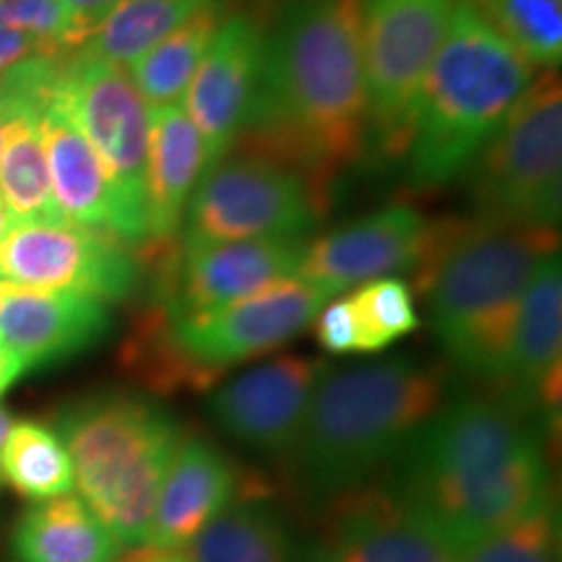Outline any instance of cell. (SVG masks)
<instances>
[{"instance_id":"cell-17","label":"cell","mask_w":562,"mask_h":562,"mask_svg":"<svg viewBox=\"0 0 562 562\" xmlns=\"http://www.w3.org/2000/svg\"><path fill=\"white\" fill-rule=\"evenodd\" d=\"M562 355V263L560 248L539 258L513 328L508 362L497 396L537 422L558 414Z\"/></svg>"},{"instance_id":"cell-33","label":"cell","mask_w":562,"mask_h":562,"mask_svg":"<svg viewBox=\"0 0 562 562\" xmlns=\"http://www.w3.org/2000/svg\"><path fill=\"white\" fill-rule=\"evenodd\" d=\"M0 26L26 34L55 53H76L60 0H0Z\"/></svg>"},{"instance_id":"cell-31","label":"cell","mask_w":562,"mask_h":562,"mask_svg":"<svg viewBox=\"0 0 562 562\" xmlns=\"http://www.w3.org/2000/svg\"><path fill=\"white\" fill-rule=\"evenodd\" d=\"M347 300L357 326V355L383 351L419 326L412 286L398 277L368 281Z\"/></svg>"},{"instance_id":"cell-26","label":"cell","mask_w":562,"mask_h":562,"mask_svg":"<svg viewBox=\"0 0 562 562\" xmlns=\"http://www.w3.org/2000/svg\"><path fill=\"white\" fill-rule=\"evenodd\" d=\"M227 0H211L206 9L193 13L186 24L159 40L151 50L125 66L136 89L149 108L182 104L195 70L206 58L211 42L227 19Z\"/></svg>"},{"instance_id":"cell-36","label":"cell","mask_w":562,"mask_h":562,"mask_svg":"<svg viewBox=\"0 0 562 562\" xmlns=\"http://www.w3.org/2000/svg\"><path fill=\"white\" fill-rule=\"evenodd\" d=\"M40 53L63 55V53L50 50V47L42 45V42H37V40L26 37V34L11 32V30H5V26H0V74H5V70L16 66V63L32 58V55H40Z\"/></svg>"},{"instance_id":"cell-35","label":"cell","mask_w":562,"mask_h":562,"mask_svg":"<svg viewBox=\"0 0 562 562\" xmlns=\"http://www.w3.org/2000/svg\"><path fill=\"white\" fill-rule=\"evenodd\" d=\"M123 0H60L63 11L68 13L70 21V40H74V50H81L89 34L108 19V13Z\"/></svg>"},{"instance_id":"cell-28","label":"cell","mask_w":562,"mask_h":562,"mask_svg":"<svg viewBox=\"0 0 562 562\" xmlns=\"http://www.w3.org/2000/svg\"><path fill=\"white\" fill-rule=\"evenodd\" d=\"M121 364L131 378H136L151 393L209 391L216 381L206 372L193 368L175 347L161 300L151 297L133 323L128 339L121 349Z\"/></svg>"},{"instance_id":"cell-4","label":"cell","mask_w":562,"mask_h":562,"mask_svg":"<svg viewBox=\"0 0 562 562\" xmlns=\"http://www.w3.org/2000/svg\"><path fill=\"white\" fill-rule=\"evenodd\" d=\"M558 250V229L497 227L480 220L435 224L417 271L432 331L456 370L497 389L508 362L518 305L539 258Z\"/></svg>"},{"instance_id":"cell-23","label":"cell","mask_w":562,"mask_h":562,"mask_svg":"<svg viewBox=\"0 0 562 562\" xmlns=\"http://www.w3.org/2000/svg\"><path fill=\"white\" fill-rule=\"evenodd\" d=\"M256 480H243L240 501L182 550L186 562H307L279 513L266 505Z\"/></svg>"},{"instance_id":"cell-40","label":"cell","mask_w":562,"mask_h":562,"mask_svg":"<svg viewBox=\"0 0 562 562\" xmlns=\"http://www.w3.org/2000/svg\"><path fill=\"white\" fill-rule=\"evenodd\" d=\"M9 214H5V206H3V201H0V240H3V235H5V229H9Z\"/></svg>"},{"instance_id":"cell-39","label":"cell","mask_w":562,"mask_h":562,"mask_svg":"<svg viewBox=\"0 0 562 562\" xmlns=\"http://www.w3.org/2000/svg\"><path fill=\"white\" fill-rule=\"evenodd\" d=\"M11 427H13V419H11V414H9V412H5V409H3V406H0V453H3L5 438H9Z\"/></svg>"},{"instance_id":"cell-29","label":"cell","mask_w":562,"mask_h":562,"mask_svg":"<svg viewBox=\"0 0 562 562\" xmlns=\"http://www.w3.org/2000/svg\"><path fill=\"white\" fill-rule=\"evenodd\" d=\"M0 480L34 503L70 495L74 467L55 427L37 419L13 422L0 453Z\"/></svg>"},{"instance_id":"cell-15","label":"cell","mask_w":562,"mask_h":562,"mask_svg":"<svg viewBox=\"0 0 562 562\" xmlns=\"http://www.w3.org/2000/svg\"><path fill=\"white\" fill-rule=\"evenodd\" d=\"M323 370L326 364L313 357H273L211 393V419L250 451L290 459Z\"/></svg>"},{"instance_id":"cell-18","label":"cell","mask_w":562,"mask_h":562,"mask_svg":"<svg viewBox=\"0 0 562 562\" xmlns=\"http://www.w3.org/2000/svg\"><path fill=\"white\" fill-rule=\"evenodd\" d=\"M307 562H459L391 490H351L331 501L326 537Z\"/></svg>"},{"instance_id":"cell-20","label":"cell","mask_w":562,"mask_h":562,"mask_svg":"<svg viewBox=\"0 0 562 562\" xmlns=\"http://www.w3.org/2000/svg\"><path fill=\"white\" fill-rule=\"evenodd\" d=\"M240 469L214 442L182 438L154 503L146 547L182 552L240 497Z\"/></svg>"},{"instance_id":"cell-6","label":"cell","mask_w":562,"mask_h":562,"mask_svg":"<svg viewBox=\"0 0 562 562\" xmlns=\"http://www.w3.org/2000/svg\"><path fill=\"white\" fill-rule=\"evenodd\" d=\"M55 432L83 505L123 547H146L161 480L186 438L172 412L146 393L104 389L63 404Z\"/></svg>"},{"instance_id":"cell-27","label":"cell","mask_w":562,"mask_h":562,"mask_svg":"<svg viewBox=\"0 0 562 562\" xmlns=\"http://www.w3.org/2000/svg\"><path fill=\"white\" fill-rule=\"evenodd\" d=\"M209 3L211 0H123L89 34L79 53L128 66Z\"/></svg>"},{"instance_id":"cell-2","label":"cell","mask_w":562,"mask_h":562,"mask_svg":"<svg viewBox=\"0 0 562 562\" xmlns=\"http://www.w3.org/2000/svg\"><path fill=\"white\" fill-rule=\"evenodd\" d=\"M391 495L456 552L552 503L537 422L501 398L446 402L396 459Z\"/></svg>"},{"instance_id":"cell-14","label":"cell","mask_w":562,"mask_h":562,"mask_svg":"<svg viewBox=\"0 0 562 562\" xmlns=\"http://www.w3.org/2000/svg\"><path fill=\"white\" fill-rule=\"evenodd\" d=\"M435 224L406 203L381 209L305 245L297 279L334 300L368 281L417 271L432 245Z\"/></svg>"},{"instance_id":"cell-41","label":"cell","mask_w":562,"mask_h":562,"mask_svg":"<svg viewBox=\"0 0 562 562\" xmlns=\"http://www.w3.org/2000/svg\"><path fill=\"white\" fill-rule=\"evenodd\" d=\"M0 133H3V121H0Z\"/></svg>"},{"instance_id":"cell-21","label":"cell","mask_w":562,"mask_h":562,"mask_svg":"<svg viewBox=\"0 0 562 562\" xmlns=\"http://www.w3.org/2000/svg\"><path fill=\"white\" fill-rule=\"evenodd\" d=\"M206 172V154L182 104L149 108L146 209L149 243H175L188 201Z\"/></svg>"},{"instance_id":"cell-24","label":"cell","mask_w":562,"mask_h":562,"mask_svg":"<svg viewBox=\"0 0 562 562\" xmlns=\"http://www.w3.org/2000/svg\"><path fill=\"white\" fill-rule=\"evenodd\" d=\"M11 550L19 562H115L125 547L81 497L60 495L19 518Z\"/></svg>"},{"instance_id":"cell-16","label":"cell","mask_w":562,"mask_h":562,"mask_svg":"<svg viewBox=\"0 0 562 562\" xmlns=\"http://www.w3.org/2000/svg\"><path fill=\"white\" fill-rule=\"evenodd\" d=\"M263 42L261 21L250 13H229L182 97V108L203 140L206 170L227 157L240 136L261 76Z\"/></svg>"},{"instance_id":"cell-8","label":"cell","mask_w":562,"mask_h":562,"mask_svg":"<svg viewBox=\"0 0 562 562\" xmlns=\"http://www.w3.org/2000/svg\"><path fill=\"white\" fill-rule=\"evenodd\" d=\"M60 100L108 175L112 235L140 248L149 243V104L144 102L125 66L91 58L79 50L63 60Z\"/></svg>"},{"instance_id":"cell-12","label":"cell","mask_w":562,"mask_h":562,"mask_svg":"<svg viewBox=\"0 0 562 562\" xmlns=\"http://www.w3.org/2000/svg\"><path fill=\"white\" fill-rule=\"evenodd\" d=\"M328 300L307 281L286 279L232 305L188 315L167 313V318L182 357L220 381L224 370L292 341L311 326Z\"/></svg>"},{"instance_id":"cell-1","label":"cell","mask_w":562,"mask_h":562,"mask_svg":"<svg viewBox=\"0 0 562 562\" xmlns=\"http://www.w3.org/2000/svg\"><path fill=\"white\" fill-rule=\"evenodd\" d=\"M232 151L290 167L323 209L368 154L360 0H286Z\"/></svg>"},{"instance_id":"cell-13","label":"cell","mask_w":562,"mask_h":562,"mask_svg":"<svg viewBox=\"0 0 562 562\" xmlns=\"http://www.w3.org/2000/svg\"><path fill=\"white\" fill-rule=\"evenodd\" d=\"M302 256V240H243L180 248L149 271L151 297L165 302L172 315L214 311L269 290L279 281L297 279Z\"/></svg>"},{"instance_id":"cell-3","label":"cell","mask_w":562,"mask_h":562,"mask_svg":"<svg viewBox=\"0 0 562 562\" xmlns=\"http://www.w3.org/2000/svg\"><path fill=\"white\" fill-rule=\"evenodd\" d=\"M446 370L404 355L326 368L286 459L294 480L313 501L360 490L446 404Z\"/></svg>"},{"instance_id":"cell-32","label":"cell","mask_w":562,"mask_h":562,"mask_svg":"<svg viewBox=\"0 0 562 562\" xmlns=\"http://www.w3.org/2000/svg\"><path fill=\"white\" fill-rule=\"evenodd\" d=\"M459 562H558L554 505L529 513L508 529L490 533L456 552Z\"/></svg>"},{"instance_id":"cell-34","label":"cell","mask_w":562,"mask_h":562,"mask_svg":"<svg viewBox=\"0 0 562 562\" xmlns=\"http://www.w3.org/2000/svg\"><path fill=\"white\" fill-rule=\"evenodd\" d=\"M313 323L323 349L331 355H357V326L347 297L328 300Z\"/></svg>"},{"instance_id":"cell-10","label":"cell","mask_w":562,"mask_h":562,"mask_svg":"<svg viewBox=\"0 0 562 562\" xmlns=\"http://www.w3.org/2000/svg\"><path fill=\"white\" fill-rule=\"evenodd\" d=\"M326 209L290 167L229 151L201 175L178 232L180 248L243 240H302Z\"/></svg>"},{"instance_id":"cell-37","label":"cell","mask_w":562,"mask_h":562,"mask_svg":"<svg viewBox=\"0 0 562 562\" xmlns=\"http://www.w3.org/2000/svg\"><path fill=\"white\" fill-rule=\"evenodd\" d=\"M24 364L13 351L5 347V344H0V396H3L5 391L11 389L13 383L19 381L21 375H24Z\"/></svg>"},{"instance_id":"cell-7","label":"cell","mask_w":562,"mask_h":562,"mask_svg":"<svg viewBox=\"0 0 562 562\" xmlns=\"http://www.w3.org/2000/svg\"><path fill=\"white\" fill-rule=\"evenodd\" d=\"M467 175L474 220L497 227H560L562 83L558 70L533 76Z\"/></svg>"},{"instance_id":"cell-30","label":"cell","mask_w":562,"mask_h":562,"mask_svg":"<svg viewBox=\"0 0 562 562\" xmlns=\"http://www.w3.org/2000/svg\"><path fill=\"white\" fill-rule=\"evenodd\" d=\"M531 66L554 70L562 58V0H469Z\"/></svg>"},{"instance_id":"cell-11","label":"cell","mask_w":562,"mask_h":562,"mask_svg":"<svg viewBox=\"0 0 562 562\" xmlns=\"http://www.w3.org/2000/svg\"><path fill=\"white\" fill-rule=\"evenodd\" d=\"M0 281L24 290L76 292L125 302L146 281L138 248L112 232L74 222L9 224L0 240Z\"/></svg>"},{"instance_id":"cell-22","label":"cell","mask_w":562,"mask_h":562,"mask_svg":"<svg viewBox=\"0 0 562 562\" xmlns=\"http://www.w3.org/2000/svg\"><path fill=\"white\" fill-rule=\"evenodd\" d=\"M42 144H45L47 172L55 206L66 222L81 227L112 232V201L108 175L97 151L76 125L66 104L60 100V87L55 100L40 117Z\"/></svg>"},{"instance_id":"cell-5","label":"cell","mask_w":562,"mask_h":562,"mask_svg":"<svg viewBox=\"0 0 562 562\" xmlns=\"http://www.w3.org/2000/svg\"><path fill=\"white\" fill-rule=\"evenodd\" d=\"M531 66L469 0L456 9L414 112L406 178L432 191L467 175L476 154L533 81Z\"/></svg>"},{"instance_id":"cell-42","label":"cell","mask_w":562,"mask_h":562,"mask_svg":"<svg viewBox=\"0 0 562 562\" xmlns=\"http://www.w3.org/2000/svg\"><path fill=\"white\" fill-rule=\"evenodd\" d=\"M0 292H3V281H0Z\"/></svg>"},{"instance_id":"cell-25","label":"cell","mask_w":562,"mask_h":562,"mask_svg":"<svg viewBox=\"0 0 562 562\" xmlns=\"http://www.w3.org/2000/svg\"><path fill=\"white\" fill-rule=\"evenodd\" d=\"M47 108L0 110V201L11 224L66 222L55 206L40 117Z\"/></svg>"},{"instance_id":"cell-19","label":"cell","mask_w":562,"mask_h":562,"mask_svg":"<svg viewBox=\"0 0 562 562\" xmlns=\"http://www.w3.org/2000/svg\"><path fill=\"white\" fill-rule=\"evenodd\" d=\"M110 305L76 292L24 290L3 281L0 292V344L19 357L24 370L68 362L108 339Z\"/></svg>"},{"instance_id":"cell-9","label":"cell","mask_w":562,"mask_h":562,"mask_svg":"<svg viewBox=\"0 0 562 562\" xmlns=\"http://www.w3.org/2000/svg\"><path fill=\"white\" fill-rule=\"evenodd\" d=\"M456 0H360L368 89V154L383 167L402 165L414 112Z\"/></svg>"},{"instance_id":"cell-38","label":"cell","mask_w":562,"mask_h":562,"mask_svg":"<svg viewBox=\"0 0 562 562\" xmlns=\"http://www.w3.org/2000/svg\"><path fill=\"white\" fill-rule=\"evenodd\" d=\"M115 562H186V560H182V554L178 552H159V550H149V547H144V550H140L133 560H115Z\"/></svg>"}]
</instances>
